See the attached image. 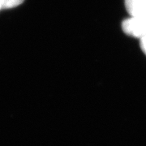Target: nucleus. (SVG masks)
Returning <instances> with one entry per match:
<instances>
[{
	"label": "nucleus",
	"instance_id": "obj_1",
	"mask_svg": "<svg viewBox=\"0 0 146 146\" xmlns=\"http://www.w3.org/2000/svg\"><path fill=\"white\" fill-rule=\"evenodd\" d=\"M123 31L127 35L136 38L146 37V17H133L123 21Z\"/></svg>",
	"mask_w": 146,
	"mask_h": 146
},
{
	"label": "nucleus",
	"instance_id": "obj_2",
	"mask_svg": "<svg viewBox=\"0 0 146 146\" xmlns=\"http://www.w3.org/2000/svg\"><path fill=\"white\" fill-rule=\"evenodd\" d=\"M125 7L131 16L146 17V0H125Z\"/></svg>",
	"mask_w": 146,
	"mask_h": 146
},
{
	"label": "nucleus",
	"instance_id": "obj_3",
	"mask_svg": "<svg viewBox=\"0 0 146 146\" xmlns=\"http://www.w3.org/2000/svg\"><path fill=\"white\" fill-rule=\"evenodd\" d=\"M24 0H0V10L10 9L23 3Z\"/></svg>",
	"mask_w": 146,
	"mask_h": 146
},
{
	"label": "nucleus",
	"instance_id": "obj_4",
	"mask_svg": "<svg viewBox=\"0 0 146 146\" xmlns=\"http://www.w3.org/2000/svg\"><path fill=\"white\" fill-rule=\"evenodd\" d=\"M140 46H141L142 51L146 55V37L140 39Z\"/></svg>",
	"mask_w": 146,
	"mask_h": 146
}]
</instances>
